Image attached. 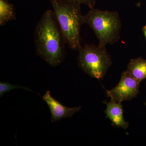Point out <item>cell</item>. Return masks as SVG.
<instances>
[{
    "instance_id": "5b68a950",
    "label": "cell",
    "mask_w": 146,
    "mask_h": 146,
    "mask_svg": "<svg viewBox=\"0 0 146 146\" xmlns=\"http://www.w3.org/2000/svg\"><path fill=\"white\" fill-rule=\"evenodd\" d=\"M140 83L125 71L122 74L117 85L111 90H106V94L111 101L115 102L130 100L138 96Z\"/></svg>"
},
{
    "instance_id": "30bf717a",
    "label": "cell",
    "mask_w": 146,
    "mask_h": 146,
    "mask_svg": "<svg viewBox=\"0 0 146 146\" xmlns=\"http://www.w3.org/2000/svg\"><path fill=\"white\" fill-rule=\"evenodd\" d=\"M15 89H22L27 91H32L31 89L18 84L14 85L11 84L8 82H0V97L3 96L4 94L8 93L11 90Z\"/></svg>"
},
{
    "instance_id": "9c48e42d",
    "label": "cell",
    "mask_w": 146,
    "mask_h": 146,
    "mask_svg": "<svg viewBox=\"0 0 146 146\" xmlns=\"http://www.w3.org/2000/svg\"><path fill=\"white\" fill-rule=\"evenodd\" d=\"M15 8L7 0H0V25H5L9 21L16 19Z\"/></svg>"
},
{
    "instance_id": "277c9868",
    "label": "cell",
    "mask_w": 146,
    "mask_h": 146,
    "mask_svg": "<svg viewBox=\"0 0 146 146\" xmlns=\"http://www.w3.org/2000/svg\"><path fill=\"white\" fill-rule=\"evenodd\" d=\"M78 50V60L80 69L94 78H103L112 63L106 47L87 44L81 46Z\"/></svg>"
},
{
    "instance_id": "52a82bcc",
    "label": "cell",
    "mask_w": 146,
    "mask_h": 146,
    "mask_svg": "<svg viewBox=\"0 0 146 146\" xmlns=\"http://www.w3.org/2000/svg\"><path fill=\"white\" fill-rule=\"evenodd\" d=\"M103 103L106 106L104 112L106 117L111 121L112 125L124 129L127 128L129 123L124 118L123 110L121 103H116L111 100L109 102L105 100Z\"/></svg>"
},
{
    "instance_id": "8992f818",
    "label": "cell",
    "mask_w": 146,
    "mask_h": 146,
    "mask_svg": "<svg viewBox=\"0 0 146 146\" xmlns=\"http://www.w3.org/2000/svg\"><path fill=\"white\" fill-rule=\"evenodd\" d=\"M43 100L48 106L51 114V121L55 122L66 118H71L81 110V106L68 108L64 106L52 96L50 92L47 91Z\"/></svg>"
},
{
    "instance_id": "6da1fadb",
    "label": "cell",
    "mask_w": 146,
    "mask_h": 146,
    "mask_svg": "<svg viewBox=\"0 0 146 146\" xmlns=\"http://www.w3.org/2000/svg\"><path fill=\"white\" fill-rule=\"evenodd\" d=\"M34 43L36 54L49 65L55 67L65 57L64 36L53 11H45L36 25Z\"/></svg>"
},
{
    "instance_id": "4fadbf2b",
    "label": "cell",
    "mask_w": 146,
    "mask_h": 146,
    "mask_svg": "<svg viewBox=\"0 0 146 146\" xmlns=\"http://www.w3.org/2000/svg\"><path fill=\"white\" fill-rule=\"evenodd\" d=\"M145 105L146 106V101L145 102Z\"/></svg>"
},
{
    "instance_id": "5bb4252c",
    "label": "cell",
    "mask_w": 146,
    "mask_h": 146,
    "mask_svg": "<svg viewBox=\"0 0 146 146\" xmlns=\"http://www.w3.org/2000/svg\"><path fill=\"white\" fill-rule=\"evenodd\" d=\"M7 1H8V0H7Z\"/></svg>"
},
{
    "instance_id": "3957f363",
    "label": "cell",
    "mask_w": 146,
    "mask_h": 146,
    "mask_svg": "<svg viewBox=\"0 0 146 146\" xmlns=\"http://www.w3.org/2000/svg\"><path fill=\"white\" fill-rule=\"evenodd\" d=\"M84 18L85 23L95 33L100 46L113 44L119 40L122 25L117 11L102 10L94 7L90 8Z\"/></svg>"
},
{
    "instance_id": "8fae6325",
    "label": "cell",
    "mask_w": 146,
    "mask_h": 146,
    "mask_svg": "<svg viewBox=\"0 0 146 146\" xmlns=\"http://www.w3.org/2000/svg\"><path fill=\"white\" fill-rule=\"evenodd\" d=\"M67 1L80 5L82 4L88 6L90 8H94L96 3V0H67Z\"/></svg>"
},
{
    "instance_id": "ba28073f",
    "label": "cell",
    "mask_w": 146,
    "mask_h": 146,
    "mask_svg": "<svg viewBox=\"0 0 146 146\" xmlns=\"http://www.w3.org/2000/svg\"><path fill=\"white\" fill-rule=\"evenodd\" d=\"M126 71L132 77L141 82L146 78V60L141 57L131 59Z\"/></svg>"
},
{
    "instance_id": "7c38bea8",
    "label": "cell",
    "mask_w": 146,
    "mask_h": 146,
    "mask_svg": "<svg viewBox=\"0 0 146 146\" xmlns=\"http://www.w3.org/2000/svg\"><path fill=\"white\" fill-rule=\"evenodd\" d=\"M142 30H143V32L144 35H145V37L146 39V25L143 28Z\"/></svg>"
},
{
    "instance_id": "7a4b0ae2",
    "label": "cell",
    "mask_w": 146,
    "mask_h": 146,
    "mask_svg": "<svg viewBox=\"0 0 146 146\" xmlns=\"http://www.w3.org/2000/svg\"><path fill=\"white\" fill-rule=\"evenodd\" d=\"M60 30L69 47L78 50L81 46L80 28L85 23L80 5L67 0H50Z\"/></svg>"
}]
</instances>
